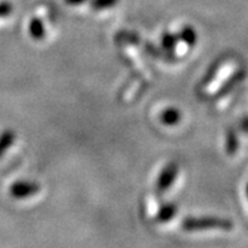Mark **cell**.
Wrapping results in <instances>:
<instances>
[{"label":"cell","mask_w":248,"mask_h":248,"mask_svg":"<svg viewBox=\"0 0 248 248\" xmlns=\"http://www.w3.org/2000/svg\"><path fill=\"white\" fill-rule=\"evenodd\" d=\"M182 228L184 231H204L222 230L231 231L233 228L232 220L218 217H189L183 220Z\"/></svg>","instance_id":"6da1fadb"},{"label":"cell","mask_w":248,"mask_h":248,"mask_svg":"<svg viewBox=\"0 0 248 248\" xmlns=\"http://www.w3.org/2000/svg\"><path fill=\"white\" fill-rule=\"evenodd\" d=\"M178 173H179V167H178V164L175 161H171V163L168 164L167 167L161 170L160 175H159V178L156 180L157 193L163 194L165 190H168L170 186H173V183L175 180Z\"/></svg>","instance_id":"7a4b0ae2"},{"label":"cell","mask_w":248,"mask_h":248,"mask_svg":"<svg viewBox=\"0 0 248 248\" xmlns=\"http://www.w3.org/2000/svg\"><path fill=\"white\" fill-rule=\"evenodd\" d=\"M41 192V186L35 182H27V180H19L10 186V194L13 198L24 199L28 197L38 194Z\"/></svg>","instance_id":"3957f363"},{"label":"cell","mask_w":248,"mask_h":248,"mask_svg":"<svg viewBox=\"0 0 248 248\" xmlns=\"http://www.w3.org/2000/svg\"><path fill=\"white\" fill-rule=\"evenodd\" d=\"M161 123L167 126H175L182 120V112L175 107H168L161 112L160 115Z\"/></svg>","instance_id":"277c9868"},{"label":"cell","mask_w":248,"mask_h":248,"mask_svg":"<svg viewBox=\"0 0 248 248\" xmlns=\"http://www.w3.org/2000/svg\"><path fill=\"white\" fill-rule=\"evenodd\" d=\"M176 211H178V207H176L175 203H167V204L161 205V208L159 209L156 219L159 220L160 223L169 222V220L175 216Z\"/></svg>","instance_id":"5b68a950"},{"label":"cell","mask_w":248,"mask_h":248,"mask_svg":"<svg viewBox=\"0 0 248 248\" xmlns=\"http://www.w3.org/2000/svg\"><path fill=\"white\" fill-rule=\"evenodd\" d=\"M14 140H16V132L13 130L6 129L0 134V157L12 146Z\"/></svg>","instance_id":"8992f818"},{"label":"cell","mask_w":248,"mask_h":248,"mask_svg":"<svg viewBox=\"0 0 248 248\" xmlns=\"http://www.w3.org/2000/svg\"><path fill=\"white\" fill-rule=\"evenodd\" d=\"M29 34L33 39H42L46 34V31H44V25L42 23V20L39 18H33L29 23Z\"/></svg>","instance_id":"52a82bcc"},{"label":"cell","mask_w":248,"mask_h":248,"mask_svg":"<svg viewBox=\"0 0 248 248\" xmlns=\"http://www.w3.org/2000/svg\"><path fill=\"white\" fill-rule=\"evenodd\" d=\"M243 76H245V73H243V71H239V72H237L236 75L232 76V78L228 79V81H227L226 83H224V85L222 86V88H220L219 91L217 92V94L214 96V98L223 97L224 94L228 93V92H230L231 90H232V88L234 87V86H236L237 83H238V82L241 81V79H242Z\"/></svg>","instance_id":"ba28073f"},{"label":"cell","mask_w":248,"mask_h":248,"mask_svg":"<svg viewBox=\"0 0 248 248\" xmlns=\"http://www.w3.org/2000/svg\"><path fill=\"white\" fill-rule=\"evenodd\" d=\"M179 38L184 42V43L188 44L189 47H193V46L197 43V39H198L197 33H195V29L193 28V27H190V25H186V27H184V28L180 31Z\"/></svg>","instance_id":"9c48e42d"},{"label":"cell","mask_w":248,"mask_h":248,"mask_svg":"<svg viewBox=\"0 0 248 248\" xmlns=\"http://www.w3.org/2000/svg\"><path fill=\"white\" fill-rule=\"evenodd\" d=\"M220 64H222V61L220 60H217L216 62L212 64L209 68H208L207 73L204 75V77L202 78V83H201V87H205V86H208L209 83L212 82V79L216 77V75H217V71L219 69Z\"/></svg>","instance_id":"30bf717a"},{"label":"cell","mask_w":248,"mask_h":248,"mask_svg":"<svg viewBox=\"0 0 248 248\" xmlns=\"http://www.w3.org/2000/svg\"><path fill=\"white\" fill-rule=\"evenodd\" d=\"M176 43H178V35L171 34V33H165L161 38V44H163L164 49L169 50V52L175 48Z\"/></svg>","instance_id":"8fae6325"},{"label":"cell","mask_w":248,"mask_h":248,"mask_svg":"<svg viewBox=\"0 0 248 248\" xmlns=\"http://www.w3.org/2000/svg\"><path fill=\"white\" fill-rule=\"evenodd\" d=\"M119 3V0H91V8L93 10H104L112 8Z\"/></svg>","instance_id":"7c38bea8"},{"label":"cell","mask_w":248,"mask_h":248,"mask_svg":"<svg viewBox=\"0 0 248 248\" xmlns=\"http://www.w3.org/2000/svg\"><path fill=\"white\" fill-rule=\"evenodd\" d=\"M117 39H121V41H125L127 43H140V38L135 34V33H131V31H123L117 35Z\"/></svg>","instance_id":"4fadbf2b"},{"label":"cell","mask_w":248,"mask_h":248,"mask_svg":"<svg viewBox=\"0 0 248 248\" xmlns=\"http://www.w3.org/2000/svg\"><path fill=\"white\" fill-rule=\"evenodd\" d=\"M13 13V4L8 0L0 1V18H5L9 16Z\"/></svg>","instance_id":"5bb4252c"},{"label":"cell","mask_w":248,"mask_h":248,"mask_svg":"<svg viewBox=\"0 0 248 248\" xmlns=\"http://www.w3.org/2000/svg\"><path fill=\"white\" fill-rule=\"evenodd\" d=\"M236 149L237 144L236 139H234V134H233V131H231L228 134V139H227V151H228V154H234Z\"/></svg>","instance_id":"9a60e30c"},{"label":"cell","mask_w":248,"mask_h":248,"mask_svg":"<svg viewBox=\"0 0 248 248\" xmlns=\"http://www.w3.org/2000/svg\"><path fill=\"white\" fill-rule=\"evenodd\" d=\"M87 0H64V3L68 4V5H81Z\"/></svg>","instance_id":"2e32d148"},{"label":"cell","mask_w":248,"mask_h":248,"mask_svg":"<svg viewBox=\"0 0 248 248\" xmlns=\"http://www.w3.org/2000/svg\"><path fill=\"white\" fill-rule=\"evenodd\" d=\"M247 193H248V188H247Z\"/></svg>","instance_id":"e0dca14e"}]
</instances>
